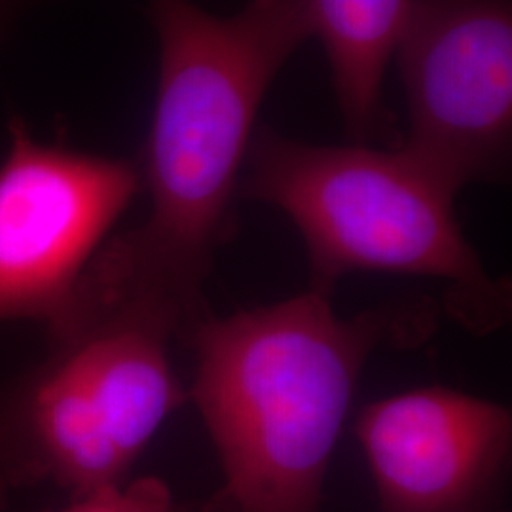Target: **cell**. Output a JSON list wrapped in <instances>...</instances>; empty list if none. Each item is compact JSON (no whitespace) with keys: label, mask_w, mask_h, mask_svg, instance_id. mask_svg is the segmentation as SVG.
Listing matches in <instances>:
<instances>
[{"label":"cell","mask_w":512,"mask_h":512,"mask_svg":"<svg viewBox=\"0 0 512 512\" xmlns=\"http://www.w3.org/2000/svg\"><path fill=\"white\" fill-rule=\"evenodd\" d=\"M12 6H14V0H0V25H2V21L6 18V14L10 12Z\"/></svg>","instance_id":"cell-10"},{"label":"cell","mask_w":512,"mask_h":512,"mask_svg":"<svg viewBox=\"0 0 512 512\" xmlns=\"http://www.w3.org/2000/svg\"><path fill=\"white\" fill-rule=\"evenodd\" d=\"M410 133L401 150L458 194L511 158V0H414L397 42Z\"/></svg>","instance_id":"cell-5"},{"label":"cell","mask_w":512,"mask_h":512,"mask_svg":"<svg viewBox=\"0 0 512 512\" xmlns=\"http://www.w3.org/2000/svg\"><path fill=\"white\" fill-rule=\"evenodd\" d=\"M239 192L281 209L302 234L311 291L351 272L433 277L446 308L473 334L511 317L509 279H492L459 228L456 192L401 148L313 147L270 129L253 133Z\"/></svg>","instance_id":"cell-3"},{"label":"cell","mask_w":512,"mask_h":512,"mask_svg":"<svg viewBox=\"0 0 512 512\" xmlns=\"http://www.w3.org/2000/svg\"><path fill=\"white\" fill-rule=\"evenodd\" d=\"M2 495H4V490H2V488H0V501H2Z\"/></svg>","instance_id":"cell-11"},{"label":"cell","mask_w":512,"mask_h":512,"mask_svg":"<svg viewBox=\"0 0 512 512\" xmlns=\"http://www.w3.org/2000/svg\"><path fill=\"white\" fill-rule=\"evenodd\" d=\"M57 512H179L167 484L154 476H143L128 486H110L92 494L74 497Z\"/></svg>","instance_id":"cell-9"},{"label":"cell","mask_w":512,"mask_h":512,"mask_svg":"<svg viewBox=\"0 0 512 512\" xmlns=\"http://www.w3.org/2000/svg\"><path fill=\"white\" fill-rule=\"evenodd\" d=\"M160 82L141 181L147 220L88 262L50 342L105 327L190 346L211 317L205 283L232 228V200L272 80L311 37L308 0H249L217 18L190 0H152Z\"/></svg>","instance_id":"cell-1"},{"label":"cell","mask_w":512,"mask_h":512,"mask_svg":"<svg viewBox=\"0 0 512 512\" xmlns=\"http://www.w3.org/2000/svg\"><path fill=\"white\" fill-rule=\"evenodd\" d=\"M50 346L42 365L0 393V488L52 482L74 499L124 484L186 399L167 342L105 327Z\"/></svg>","instance_id":"cell-4"},{"label":"cell","mask_w":512,"mask_h":512,"mask_svg":"<svg viewBox=\"0 0 512 512\" xmlns=\"http://www.w3.org/2000/svg\"><path fill=\"white\" fill-rule=\"evenodd\" d=\"M416 302L342 319L329 294L213 315L194 334L190 397L219 454L222 488L202 512H319L323 480L372 351L429 329Z\"/></svg>","instance_id":"cell-2"},{"label":"cell","mask_w":512,"mask_h":512,"mask_svg":"<svg viewBox=\"0 0 512 512\" xmlns=\"http://www.w3.org/2000/svg\"><path fill=\"white\" fill-rule=\"evenodd\" d=\"M414 0H308L311 37L332 67L349 135L366 143L382 128V82Z\"/></svg>","instance_id":"cell-8"},{"label":"cell","mask_w":512,"mask_h":512,"mask_svg":"<svg viewBox=\"0 0 512 512\" xmlns=\"http://www.w3.org/2000/svg\"><path fill=\"white\" fill-rule=\"evenodd\" d=\"M355 433L380 512H499L511 461V412L446 387L363 408Z\"/></svg>","instance_id":"cell-7"},{"label":"cell","mask_w":512,"mask_h":512,"mask_svg":"<svg viewBox=\"0 0 512 512\" xmlns=\"http://www.w3.org/2000/svg\"><path fill=\"white\" fill-rule=\"evenodd\" d=\"M0 165V321H37L52 334L112 224L143 188L126 160L42 145L8 126Z\"/></svg>","instance_id":"cell-6"}]
</instances>
